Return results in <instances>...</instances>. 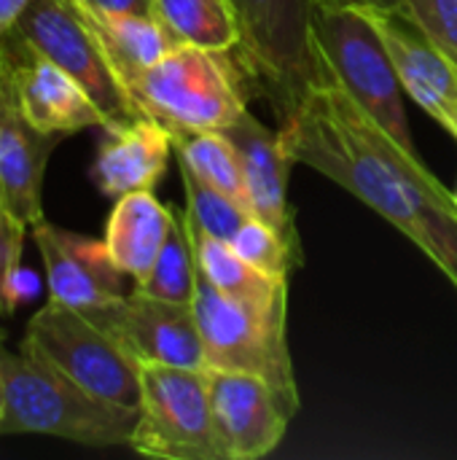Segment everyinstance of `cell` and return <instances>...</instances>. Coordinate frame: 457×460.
Instances as JSON below:
<instances>
[{"mask_svg": "<svg viewBox=\"0 0 457 460\" xmlns=\"http://www.w3.org/2000/svg\"><path fill=\"white\" fill-rule=\"evenodd\" d=\"M32 0H0V43L8 38V32L16 27L19 16Z\"/></svg>", "mask_w": 457, "mask_h": 460, "instance_id": "30", "label": "cell"}, {"mask_svg": "<svg viewBox=\"0 0 457 460\" xmlns=\"http://www.w3.org/2000/svg\"><path fill=\"white\" fill-rule=\"evenodd\" d=\"M86 391L127 407L140 402V361L86 313L48 299L22 337Z\"/></svg>", "mask_w": 457, "mask_h": 460, "instance_id": "9", "label": "cell"}, {"mask_svg": "<svg viewBox=\"0 0 457 460\" xmlns=\"http://www.w3.org/2000/svg\"><path fill=\"white\" fill-rule=\"evenodd\" d=\"M11 32L86 89L105 116V129L145 116L113 70L92 22L75 0H32Z\"/></svg>", "mask_w": 457, "mask_h": 460, "instance_id": "8", "label": "cell"}, {"mask_svg": "<svg viewBox=\"0 0 457 460\" xmlns=\"http://www.w3.org/2000/svg\"><path fill=\"white\" fill-rule=\"evenodd\" d=\"M224 135L237 148L245 172L250 213L267 221L269 226H275L277 234L286 240L296 267H304V248L296 229V210L288 197V175L294 159L288 156L280 132H272L250 111H245L232 127L224 129Z\"/></svg>", "mask_w": 457, "mask_h": 460, "instance_id": "14", "label": "cell"}, {"mask_svg": "<svg viewBox=\"0 0 457 460\" xmlns=\"http://www.w3.org/2000/svg\"><path fill=\"white\" fill-rule=\"evenodd\" d=\"M372 13L404 94H409L412 102H417L436 124H442L457 143V67L412 19L382 11Z\"/></svg>", "mask_w": 457, "mask_h": 460, "instance_id": "16", "label": "cell"}, {"mask_svg": "<svg viewBox=\"0 0 457 460\" xmlns=\"http://www.w3.org/2000/svg\"><path fill=\"white\" fill-rule=\"evenodd\" d=\"M11 62L19 105L30 124L46 135H70L89 127L105 129V116L86 89L48 57L22 43L13 32L0 43Z\"/></svg>", "mask_w": 457, "mask_h": 460, "instance_id": "13", "label": "cell"}, {"mask_svg": "<svg viewBox=\"0 0 457 460\" xmlns=\"http://www.w3.org/2000/svg\"><path fill=\"white\" fill-rule=\"evenodd\" d=\"M194 313L205 342L207 369H229L261 377L296 418L302 402L288 353V296L275 305L232 299L213 288L197 270Z\"/></svg>", "mask_w": 457, "mask_h": 460, "instance_id": "6", "label": "cell"}, {"mask_svg": "<svg viewBox=\"0 0 457 460\" xmlns=\"http://www.w3.org/2000/svg\"><path fill=\"white\" fill-rule=\"evenodd\" d=\"M3 342H5V340H3V332H0V345H3Z\"/></svg>", "mask_w": 457, "mask_h": 460, "instance_id": "31", "label": "cell"}, {"mask_svg": "<svg viewBox=\"0 0 457 460\" xmlns=\"http://www.w3.org/2000/svg\"><path fill=\"white\" fill-rule=\"evenodd\" d=\"M229 245L256 270L272 275V278H288L296 267L286 240L277 234L275 226H269L267 221L250 216L229 240Z\"/></svg>", "mask_w": 457, "mask_h": 460, "instance_id": "25", "label": "cell"}, {"mask_svg": "<svg viewBox=\"0 0 457 460\" xmlns=\"http://www.w3.org/2000/svg\"><path fill=\"white\" fill-rule=\"evenodd\" d=\"M156 16L191 46L234 51L240 43L229 0H156Z\"/></svg>", "mask_w": 457, "mask_h": 460, "instance_id": "21", "label": "cell"}, {"mask_svg": "<svg viewBox=\"0 0 457 460\" xmlns=\"http://www.w3.org/2000/svg\"><path fill=\"white\" fill-rule=\"evenodd\" d=\"M48 283V299L75 310L102 307L124 294V272L113 264L105 240H94L40 221L30 229Z\"/></svg>", "mask_w": 457, "mask_h": 460, "instance_id": "15", "label": "cell"}, {"mask_svg": "<svg viewBox=\"0 0 457 460\" xmlns=\"http://www.w3.org/2000/svg\"><path fill=\"white\" fill-rule=\"evenodd\" d=\"M178 162V172L183 181V191H186V216L194 226H199L202 232L221 237V240H232L234 232L253 216L245 205H240L237 199H232L229 194L218 191L215 186H210L207 181H202L186 162Z\"/></svg>", "mask_w": 457, "mask_h": 460, "instance_id": "24", "label": "cell"}, {"mask_svg": "<svg viewBox=\"0 0 457 460\" xmlns=\"http://www.w3.org/2000/svg\"><path fill=\"white\" fill-rule=\"evenodd\" d=\"M129 447L162 460H224L218 450L207 369L140 361L137 426Z\"/></svg>", "mask_w": 457, "mask_h": 460, "instance_id": "7", "label": "cell"}, {"mask_svg": "<svg viewBox=\"0 0 457 460\" xmlns=\"http://www.w3.org/2000/svg\"><path fill=\"white\" fill-rule=\"evenodd\" d=\"M186 213V210H183ZM189 240L194 248V261L202 278L221 294L253 305H275L288 296V278H272L253 264H248L226 240L213 237L194 226L186 216Z\"/></svg>", "mask_w": 457, "mask_h": 460, "instance_id": "20", "label": "cell"}, {"mask_svg": "<svg viewBox=\"0 0 457 460\" xmlns=\"http://www.w3.org/2000/svg\"><path fill=\"white\" fill-rule=\"evenodd\" d=\"M86 19L92 22L113 70L132 92V84L156 62H162L170 51H175L183 40L159 19L140 13H113L97 11L78 3Z\"/></svg>", "mask_w": 457, "mask_h": 460, "instance_id": "19", "label": "cell"}, {"mask_svg": "<svg viewBox=\"0 0 457 460\" xmlns=\"http://www.w3.org/2000/svg\"><path fill=\"white\" fill-rule=\"evenodd\" d=\"M315 5H358V8H369V11L407 16V3L404 0H315Z\"/></svg>", "mask_w": 457, "mask_h": 460, "instance_id": "29", "label": "cell"}, {"mask_svg": "<svg viewBox=\"0 0 457 460\" xmlns=\"http://www.w3.org/2000/svg\"><path fill=\"white\" fill-rule=\"evenodd\" d=\"M97 11H113V13H140V16H156V0H78Z\"/></svg>", "mask_w": 457, "mask_h": 460, "instance_id": "28", "label": "cell"}, {"mask_svg": "<svg viewBox=\"0 0 457 460\" xmlns=\"http://www.w3.org/2000/svg\"><path fill=\"white\" fill-rule=\"evenodd\" d=\"M312 43L323 73L337 81L404 151L417 154L404 108V86L377 30L358 5H315Z\"/></svg>", "mask_w": 457, "mask_h": 460, "instance_id": "5", "label": "cell"}, {"mask_svg": "<svg viewBox=\"0 0 457 460\" xmlns=\"http://www.w3.org/2000/svg\"><path fill=\"white\" fill-rule=\"evenodd\" d=\"M75 3H78V0H75Z\"/></svg>", "mask_w": 457, "mask_h": 460, "instance_id": "32", "label": "cell"}, {"mask_svg": "<svg viewBox=\"0 0 457 460\" xmlns=\"http://www.w3.org/2000/svg\"><path fill=\"white\" fill-rule=\"evenodd\" d=\"M407 19L457 67V0H404Z\"/></svg>", "mask_w": 457, "mask_h": 460, "instance_id": "26", "label": "cell"}, {"mask_svg": "<svg viewBox=\"0 0 457 460\" xmlns=\"http://www.w3.org/2000/svg\"><path fill=\"white\" fill-rule=\"evenodd\" d=\"M135 291L154 296V299L175 302V305H194L197 261H194V248L189 240L183 210H175L167 243H164L154 270L143 280L135 283Z\"/></svg>", "mask_w": 457, "mask_h": 460, "instance_id": "23", "label": "cell"}, {"mask_svg": "<svg viewBox=\"0 0 457 460\" xmlns=\"http://www.w3.org/2000/svg\"><path fill=\"white\" fill-rule=\"evenodd\" d=\"M240 43L234 49L250 89L288 121L310 89L323 81L312 43L315 0H229Z\"/></svg>", "mask_w": 457, "mask_h": 460, "instance_id": "4", "label": "cell"}, {"mask_svg": "<svg viewBox=\"0 0 457 460\" xmlns=\"http://www.w3.org/2000/svg\"><path fill=\"white\" fill-rule=\"evenodd\" d=\"M248 86L234 51L180 43L132 84V97L170 135L224 132L248 111Z\"/></svg>", "mask_w": 457, "mask_h": 460, "instance_id": "3", "label": "cell"}, {"mask_svg": "<svg viewBox=\"0 0 457 460\" xmlns=\"http://www.w3.org/2000/svg\"><path fill=\"white\" fill-rule=\"evenodd\" d=\"M172 218L175 208L159 202L154 191H132L119 197L102 237L113 264L135 283L143 280L167 243Z\"/></svg>", "mask_w": 457, "mask_h": 460, "instance_id": "18", "label": "cell"}, {"mask_svg": "<svg viewBox=\"0 0 457 460\" xmlns=\"http://www.w3.org/2000/svg\"><path fill=\"white\" fill-rule=\"evenodd\" d=\"M86 315L113 334L137 361L207 369L194 305L154 299L132 288L102 307L86 310Z\"/></svg>", "mask_w": 457, "mask_h": 460, "instance_id": "10", "label": "cell"}, {"mask_svg": "<svg viewBox=\"0 0 457 460\" xmlns=\"http://www.w3.org/2000/svg\"><path fill=\"white\" fill-rule=\"evenodd\" d=\"M62 135H46L24 116L8 57L0 51V199L27 229L46 221L43 181Z\"/></svg>", "mask_w": 457, "mask_h": 460, "instance_id": "12", "label": "cell"}, {"mask_svg": "<svg viewBox=\"0 0 457 460\" xmlns=\"http://www.w3.org/2000/svg\"><path fill=\"white\" fill-rule=\"evenodd\" d=\"M137 407L108 402L30 345H0V437L38 434L81 447H129Z\"/></svg>", "mask_w": 457, "mask_h": 460, "instance_id": "2", "label": "cell"}, {"mask_svg": "<svg viewBox=\"0 0 457 460\" xmlns=\"http://www.w3.org/2000/svg\"><path fill=\"white\" fill-rule=\"evenodd\" d=\"M175 159L186 162L202 181L229 194L240 205L248 208V186L245 172L237 156V148L224 132H186L172 135ZM250 210V208H248Z\"/></svg>", "mask_w": 457, "mask_h": 460, "instance_id": "22", "label": "cell"}, {"mask_svg": "<svg viewBox=\"0 0 457 460\" xmlns=\"http://www.w3.org/2000/svg\"><path fill=\"white\" fill-rule=\"evenodd\" d=\"M30 229L11 216L5 202L0 199V315L13 313V296L11 286L19 278V261H22V245L24 234Z\"/></svg>", "mask_w": 457, "mask_h": 460, "instance_id": "27", "label": "cell"}, {"mask_svg": "<svg viewBox=\"0 0 457 460\" xmlns=\"http://www.w3.org/2000/svg\"><path fill=\"white\" fill-rule=\"evenodd\" d=\"M280 140L294 164L318 170L407 234L457 291V197L337 81L326 75L310 89Z\"/></svg>", "mask_w": 457, "mask_h": 460, "instance_id": "1", "label": "cell"}, {"mask_svg": "<svg viewBox=\"0 0 457 460\" xmlns=\"http://www.w3.org/2000/svg\"><path fill=\"white\" fill-rule=\"evenodd\" d=\"M172 151L170 129L151 116L105 129L92 162V181L110 199L132 191H154L167 172Z\"/></svg>", "mask_w": 457, "mask_h": 460, "instance_id": "17", "label": "cell"}, {"mask_svg": "<svg viewBox=\"0 0 457 460\" xmlns=\"http://www.w3.org/2000/svg\"><path fill=\"white\" fill-rule=\"evenodd\" d=\"M207 391L221 458L259 460L277 450L294 415L269 383L245 372L207 369Z\"/></svg>", "mask_w": 457, "mask_h": 460, "instance_id": "11", "label": "cell"}]
</instances>
